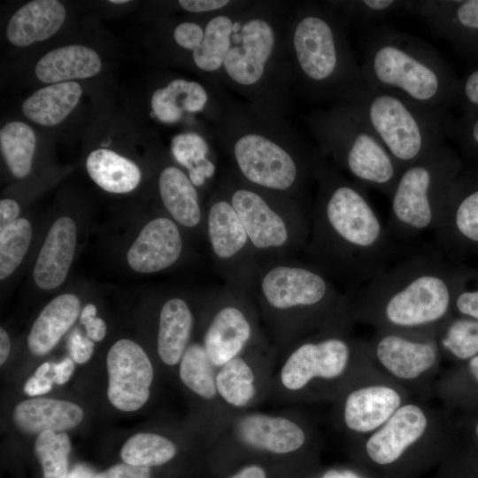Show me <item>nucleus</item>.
Wrapping results in <instances>:
<instances>
[{"label":"nucleus","mask_w":478,"mask_h":478,"mask_svg":"<svg viewBox=\"0 0 478 478\" xmlns=\"http://www.w3.org/2000/svg\"><path fill=\"white\" fill-rule=\"evenodd\" d=\"M52 370L54 373L52 377L53 382L58 384H64L69 380L74 370L73 360L70 358H66L61 362L53 364Z\"/></svg>","instance_id":"3c124183"},{"label":"nucleus","mask_w":478,"mask_h":478,"mask_svg":"<svg viewBox=\"0 0 478 478\" xmlns=\"http://www.w3.org/2000/svg\"><path fill=\"white\" fill-rule=\"evenodd\" d=\"M292 45L301 77L315 96L340 98L364 82L343 23L330 10L305 9L293 29Z\"/></svg>","instance_id":"39448f33"},{"label":"nucleus","mask_w":478,"mask_h":478,"mask_svg":"<svg viewBox=\"0 0 478 478\" xmlns=\"http://www.w3.org/2000/svg\"><path fill=\"white\" fill-rule=\"evenodd\" d=\"M19 206L16 201L4 198L0 201V230L19 219Z\"/></svg>","instance_id":"09e8293b"},{"label":"nucleus","mask_w":478,"mask_h":478,"mask_svg":"<svg viewBox=\"0 0 478 478\" xmlns=\"http://www.w3.org/2000/svg\"><path fill=\"white\" fill-rule=\"evenodd\" d=\"M66 478H95V475L89 467L78 465L67 474Z\"/></svg>","instance_id":"6e6d98bb"},{"label":"nucleus","mask_w":478,"mask_h":478,"mask_svg":"<svg viewBox=\"0 0 478 478\" xmlns=\"http://www.w3.org/2000/svg\"><path fill=\"white\" fill-rule=\"evenodd\" d=\"M235 163L247 183L279 194L299 193L309 177H315L318 158L288 150L256 132L240 135L233 144Z\"/></svg>","instance_id":"9b49d317"},{"label":"nucleus","mask_w":478,"mask_h":478,"mask_svg":"<svg viewBox=\"0 0 478 478\" xmlns=\"http://www.w3.org/2000/svg\"><path fill=\"white\" fill-rule=\"evenodd\" d=\"M181 8L191 12H205L220 10L230 4L227 0H181Z\"/></svg>","instance_id":"de8ad7c7"},{"label":"nucleus","mask_w":478,"mask_h":478,"mask_svg":"<svg viewBox=\"0 0 478 478\" xmlns=\"http://www.w3.org/2000/svg\"><path fill=\"white\" fill-rule=\"evenodd\" d=\"M434 233L437 251L451 260L478 252V184L455 181Z\"/></svg>","instance_id":"f3484780"},{"label":"nucleus","mask_w":478,"mask_h":478,"mask_svg":"<svg viewBox=\"0 0 478 478\" xmlns=\"http://www.w3.org/2000/svg\"><path fill=\"white\" fill-rule=\"evenodd\" d=\"M86 168L90 178L111 193H128L141 181V171L137 165L108 149L91 151L87 158Z\"/></svg>","instance_id":"c756f323"},{"label":"nucleus","mask_w":478,"mask_h":478,"mask_svg":"<svg viewBox=\"0 0 478 478\" xmlns=\"http://www.w3.org/2000/svg\"><path fill=\"white\" fill-rule=\"evenodd\" d=\"M193 315L187 302L181 297L166 300L160 311L158 332V352L169 366L181 361L190 337Z\"/></svg>","instance_id":"cd10ccee"},{"label":"nucleus","mask_w":478,"mask_h":478,"mask_svg":"<svg viewBox=\"0 0 478 478\" xmlns=\"http://www.w3.org/2000/svg\"><path fill=\"white\" fill-rule=\"evenodd\" d=\"M222 302L212 316L204 337V347L215 367L238 357L252 335V325L245 310L235 299L236 291Z\"/></svg>","instance_id":"aec40b11"},{"label":"nucleus","mask_w":478,"mask_h":478,"mask_svg":"<svg viewBox=\"0 0 478 478\" xmlns=\"http://www.w3.org/2000/svg\"><path fill=\"white\" fill-rule=\"evenodd\" d=\"M107 396L117 409L133 412L148 401L153 368L143 349L129 339L117 341L106 358Z\"/></svg>","instance_id":"2eb2a0df"},{"label":"nucleus","mask_w":478,"mask_h":478,"mask_svg":"<svg viewBox=\"0 0 478 478\" xmlns=\"http://www.w3.org/2000/svg\"><path fill=\"white\" fill-rule=\"evenodd\" d=\"M208 102V94L198 82L175 79L166 87L155 90L151 96L152 114L165 123L181 120L184 112H198Z\"/></svg>","instance_id":"7c9ffc66"},{"label":"nucleus","mask_w":478,"mask_h":478,"mask_svg":"<svg viewBox=\"0 0 478 478\" xmlns=\"http://www.w3.org/2000/svg\"><path fill=\"white\" fill-rule=\"evenodd\" d=\"M305 251L311 263L355 289L393 263L397 243L375 211L366 189L335 168L320 165Z\"/></svg>","instance_id":"f257e3e1"},{"label":"nucleus","mask_w":478,"mask_h":478,"mask_svg":"<svg viewBox=\"0 0 478 478\" xmlns=\"http://www.w3.org/2000/svg\"><path fill=\"white\" fill-rule=\"evenodd\" d=\"M101 66V58L95 50L73 44L46 53L37 62L35 74L41 81L54 84L95 76Z\"/></svg>","instance_id":"a878e982"},{"label":"nucleus","mask_w":478,"mask_h":478,"mask_svg":"<svg viewBox=\"0 0 478 478\" xmlns=\"http://www.w3.org/2000/svg\"><path fill=\"white\" fill-rule=\"evenodd\" d=\"M50 369V364L48 362H45L42 364L35 372V376L38 378L45 377L46 374Z\"/></svg>","instance_id":"052dcab7"},{"label":"nucleus","mask_w":478,"mask_h":478,"mask_svg":"<svg viewBox=\"0 0 478 478\" xmlns=\"http://www.w3.org/2000/svg\"><path fill=\"white\" fill-rule=\"evenodd\" d=\"M81 312L77 296L71 293L53 298L41 312L27 336V347L34 355L48 353L72 327Z\"/></svg>","instance_id":"393cba45"},{"label":"nucleus","mask_w":478,"mask_h":478,"mask_svg":"<svg viewBox=\"0 0 478 478\" xmlns=\"http://www.w3.org/2000/svg\"><path fill=\"white\" fill-rule=\"evenodd\" d=\"M110 3L112 4H126L127 3L128 1L127 0H110L109 1Z\"/></svg>","instance_id":"680f3d73"},{"label":"nucleus","mask_w":478,"mask_h":478,"mask_svg":"<svg viewBox=\"0 0 478 478\" xmlns=\"http://www.w3.org/2000/svg\"><path fill=\"white\" fill-rule=\"evenodd\" d=\"M467 362V371L478 386V355L473 357Z\"/></svg>","instance_id":"13d9d810"},{"label":"nucleus","mask_w":478,"mask_h":478,"mask_svg":"<svg viewBox=\"0 0 478 478\" xmlns=\"http://www.w3.org/2000/svg\"><path fill=\"white\" fill-rule=\"evenodd\" d=\"M411 1L362 0L342 4L350 16L358 18L366 24L376 22L401 11H408Z\"/></svg>","instance_id":"a19ab883"},{"label":"nucleus","mask_w":478,"mask_h":478,"mask_svg":"<svg viewBox=\"0 0 478 478\" xmlns=\"http://www.w3.org/2000/svg\"><path fill=\"white\" fill-rule=\"evenodd\" d=\"M35 143L33 129L23 122H9L1 128V150L15 177L23 178L30 173Z\"/></svg>","instance_id":"f704fd0d"},{"label":"nucleus","mask_w":478,"mask_h":478,"mask_svg":"<svg viewBox=\"0 0 478 478\" xmlns=\"http://www.w3.org/2000/svg\"><path fill=\"white\" fill-rule=\"evenodd\" d=\"M452 315L478 320V271L464 268L453 299Z\"/></svg>","instance_id":"79ce46f5"},{"label":"nucleus","mask_w":478,"mask_h":478,"mask_svg":"<svg viewBox=\"0 0 478 478\" xmlns=\"http://www.w3.org/2000/svg\"><path fill=\"white\" fill-rule=\"evenodd\" d=\"M254 374L248 363L239 356L220 366L216 374L220 396L235 407L247 405L255 395Z\"/></svg>","instance_id":"c9c22d12"},{"label":"nucleus","mask_w":478,"mask_h":478,"mask_svg":"<svg viewBox=\"0 0 478 478\" xmlns=\"http://www.w3.org/2000/svg\"><path fill=\"white\" fill-rule=\"evenodd\" d=\"M203 344L187 347L180 364V378L194 393L204 399L216 396V374Z\"/></svg>","instance_id":"e433bc0d"},{"label":"nucleus","mask_w":478,"mask_h":478,"mask_svg":"<svg viewBox=\"0 0 478 478\" xmlns=\"http://www.w3.org/2000/svg\"><path fill=\"white\" fill-rule=\"evenodd\" d=\"M80 320L84 325L87 336L95 342L102 341L106 335L105 322L96 317V307L94 304L86 305L80 314Z\"/></svg>","instance_id":"c03bdc74"},{"label":"nucleus","mask_w":478,"mask_h":478,"mask_svg":"<svg viewBox=\"0 0 478 478\" xmlns=\"http://www.w3.org/2000/svg\"><path fill=\"white\" fill-rule=\"evenodd\" d=\"M439 436V421L424 403L407 400L375 432L365 437L368 458L377 465H391L413 446Z\"/></svg>","instance_id":"4468645a"},{"label":"nucleus","mask_w":478,"mask_h":478,"mask_svg":"<svg viewBox=\"0 0 478 478\" xmlns=\"http://www.w3.org/2000/svg\"><path fill=\"white\" fill-rule=\"evenodd\" d=\"M53 379L50 377L38 378L35 375L27 380L24 391L28 396H39L49 392L52 387Z\"/></svg>","instance_id":"8fccbe9b"},{"label":"nucleus","mask_w":478,"mask_h":478,"mask_svg":"<svg viewBox=\"0 0 478 478\" xmlns=\"http://www.w3.org/2000/svg\"><path fill=\"white\" fill-rule=\"evenodd\" d=\"M251 289L266 308L301 316L307 327H325L349 312L347 296L311 262L263 261L258 265Z\"/></svg>","instance_id":"0eeeda50"},{"label":"nucleus","mask_w":478,"mask_h":478,"mask_svg":"<svg viewBox=\"0 0 478 478\" xmlns=\"http://www.w3.org/2000/svg\"><path fill=\"white\" fill-rule=\"evenodd\" d=\"M361 75L366 84L441 110L454 81L436 49L388 25L372 27L363 40Z\"/></svg>","instance_id":"7ed1b4c3"},{"label":"nucleus","mask_w":478,"mask_h":478,"mask_svg":"<svg viewBox=\"0 0 478 478\" xmlns=\"http://www.w3.org/2000/svg\"><path fill=\"white\" fill-rule=\"evenodd\" d=\"M470 137L473 143L478 147V118L472 123L470 128Z\"/></svg>","instance_id":"bf43d9fd"},{"label":"nucleus","mask_w":478,"mask_h":478,"mask_svg":"<svg viewBox=\"0 0 478 478\" xmlns=\"http://www.w3.org/2000/svg\"><path fill=\"white\" fill-rule=\"evenodd\" d=\"M235 433L244 444L277 454L297 451L306 439L305 431L294 421L263 413L241 418L235 426Z\"/></svg>","instance_id":"4be33fe9"},{"label":"nucleus","mask_w":478,"mask_h":478,"mask_svg":"<svg viewBox=\"0 0 478 478\" xmlns=\"http://www.w3.org/2000/svg\"><path fill=\"white\" fill-rule=\"evenodd\" d=\"M11 349L10 338L7 332L1 328H0V365L4 363L8 358Z\"/></svg>","instance_id":"5fc2aeb1"},{"label":"nucleus","mask_w":478,"mask_h":478,"mask_svg":"<svg viewBox=\"0 0 478 478\" xmlns=\"http://www.w3.org/2000/svg\"><path fill=\"white\" fill-rule=\"evenodd\" d=\"M182 245L177 223L170 218L158 217L141 229L127 251V261L137 273L160 272L176 263Z\"/></svg>","instance_id":"6ab92c4d"},{"label":"nucleus","mask_w":478,"mask_h":478,"mask_svg":"<svg viewBox=\"0 0 478 478\" xmlns=\"http://www.w3.org/2000/svg\"><path fill=\"white\" fill-rule=\"evenodd\" d=\"M235 26L232 19L227 15H217L208 21L203 42L192 53L198 68L212 73L223 66L232 44Z\"/></svg>","instance_id":"2f4dec72"},{"label":"nucleus","mask_w":478,"mask_h":478,"mask_svg":"<svg viewBox=\"0 0 478 478\" xmlns=\"http://www.w3.org/2000/svg\"><path fill=\"white\" fill-rule=\"evenodd\" d=\"M322 478H360L356 473L351 470L331 469L325 473Z\"/></svg>","instance_id":"4d7b16f0"},{"label":"nucleus","mask_w":478,"mask_h":478,"mask_svg":"<svg viewBox=\"0 0 478 478\" xmlns=\"http://www.w3.org/2000/svg\"><path fill=\"white\" fill-rule=\"evenodd\" d=\"M68 349L72 359L78 364H83L91 358L94 343L88 336H83L78 329H75L69 337Z\"/></svg>","instance_id":"a18cd8bd"},{"label":"nucleus","mask_w":478,"mask_h":478,"mask_svg":"<svg viewBox=\"0 0 478 478\" xmlns=\"http://www.w3.org/2000/svg\"><path fill=\"white\" fill-rule=\"evenodd\" d=\"M274 46L275 34L272 25L263 18L248 19L238 33L233 34L232 44L223 64L226 73L241 86L258 83L265 73Z\"/></svg>","instance_id":"a211bd4d"},{"label":"nucleus","mask_w":478,"mask_h":478,"mask_svg":"<svg viewBox=\"0 0 478 478\" xmlns=\"http://www.w3.org/2000/svg\"><path fill=\"white\" fill-rule=\"evenodd\" d=\"M339 99L368 126L401 170L443 143L447 120L441 110L365 82Z\"/></svg>","instance_id":"20e7f679"},{"label":"nucleus","mask_w":478,"mask_h":478,"mask_svg":"<svg viewBox=\"0 0 478 478\" xmlns=\"http://www.w3.org/2000/svg\"><path fill=\"white\" fill-rule=\"evenodd\" d=\"M171 150L175 160L186 167L195 187H202L216 172L215 164L207 158L209 146L199 135L189 132L173 137Z\"/></svg>","instance_id":"72a5a7b5"},{"label":"nucleus","mask_w":478,"mask_h":478,"mask_svg":"<svg viewBox=\"0 0 478 478\" xmlns=\"http://www.w3.org/2000/svg\"><path fill=\"white\" fill-rule=\"evenodd\" d=\"M204 30L197 23L182 22L173 31V39L176 43L186 49L196 50L203 42Z\"/></svg>","instance_id":"37998d69"},{"label":"nucleus","mask_w":478,"mask_h":478,"mask_svg":"<svg viewBox=\"0 0 478 478\" xmlns=\"http://www.w3.org/2000/svg\"><path fill=\"white\" fill-rule=\"evenodd\" d=\"M206 232L216 267L238 292L251 289L258 262L228 197L216 196L207 210Z\"/></svg>","instance_id":"ddd939ff"},{"label":"nucleus","mask_w":478,"mask_h":478,"mask_svg":"<svg viewBox=\"0 0 478 478\" xmlns=\"http://www.w3.org/2000/svg\"><path fill=\"white\" fill-rule=\"evenodd\" d=\"M371 374L351 389L343 407L346 428L366 437L380 428L408 400L407 389L382 374Z\"/></svg>","instance_id":"dca6fc26"},{"label":"nucleus","mask_w":478,"mask_h":478,"mask_svg":"<svg viewBox=\"0 0 478 478\" xmlns=\"http://www.w3.org/2000/svg\"><path fill=\"white\" fill-rule=\"evenodd\" d=\"M458 161L444 143L403 168L390 195L386 227L397 243L410 242L440 223L456 181Z\"/></svg>","instance_id":"423d86ee"},{"label":"nucleus","mask_w":478,"mask_h":478,"mask_svg":"<svg viewBox=\"0 0 478 478\" xmlns=\"http://www.w3.org/2000/svg\"><path fill=\"white\" fill-rule=\"evenodd\" d=\"M81 94V87L75 81L54 83L27 97L23 103L22 112L37 124L56 126L75 108Z\"/></svg>","instance_id":"c85d7f7f"},{"label":"nucleus","mask_w":478,"mask_h":478,"mask_svg":"<svg viewBox=\"0 0 478 478\" xmlns=\"http://www.w3.org/2000/svg\"><path fill=\"white\" fill-rule=\"evenodd\" d=\"M95 478H150V474L149 467L124 462L96 474Z\"/></svg>","instance_id":"49530a36"},{"label":"nucleus","mask_w":478,"mask_h":478,"mask_svg":"<svg viewBox=\"0 0 478 478\" xmlns=\"http://www.w3.org/2000/svg\"><path fill=\"white\" fill-rule=\"evenodd\" d=\"M228 478H266L265 470L256 465L243 467Z\"/></svg>","instance_id":"864d4df0"},{"label":"nucleus","mask_w":478,"mask_h":478,"mask_svg":"<svg viewBox=\"0 0 478 478\" xmlns=\"http://www.w3.org/2000/svg\"><path fill=\"white\" fill-rule=\"evenodd\" d=\"M241 220L257 259L286 258L305 248L310 235V216L303 205L282 194L249 183L234 184L225 192Z\"/></svg>","instance_id":"1a4fd4ad"},{"label":"nucleus","mask_w":478,"mask_h":478,"mask_svg":"<svg viewBox=\"0 0 478 478\" xmlns=\"http://www.w3.org/2000/svg\"><path fill=\"white\" fill-rule=\"evenodd\" d=\"M474 435L478 439V421L476 422L475 427H474Z\"/></svg>","instance_id":"e2e57ef3"},{"label":"nucleus","mask_w":478,"mask_h":478,"mask_svg":"<svg viewBox=\"0 0 478 478\" xmlns=\"http://www.w3.org/2000/svg\"><path fill=\"white\" fill-rule=\"evenodd\" d=\"M463 93L469 104L478 107V70L473 72L466 78L463 86Z\"/></svg>","instance_id":"603ef678"},{"label":"nucleus","mask_w":478,"mask_h":478,"mask_svg":"<svg viewBox=\"0 0 478 478\" xmlns=\"http://www.w3.org/2000/svg\"><path fill=\"white\" fill-rule=\"evenodd\" d=\"M326 152L348 178L389 197L401 168L366 124L344 104L312 120Z\"/></svg>","instance_id":"6e6552de"},{"label":"nucleus","mask_w":478,"mask_h":478,"mask_svg":"<svg viewBox=\"0 0 478 478\" xmlns=\"http://www.w3.org/2000/svg\"><path fill=\"white\" fill-rule=\"evenodd\" d=\"M66 9L57 0H34L19 8L10 19L6 36L22 47L53 35L66 19Z\"/></svg>","instance_id":"b1692460"},{"label":"nucleus","mask_w":478,"mask_h":478,"mask_svg":"<svg viewBox=\"0 0 478 478\" xmlns=\"http://www.w3.org/2000/svg\"><path fill=\"white\" fill-rule=\"evenodd\" d=\"M32 239V227L19 218L0 230V280L8 278L22 262Z\"/></svg>","instance_id":"58836bf2"},{"label":"nucleus","mask_w":478,"mask_h":478,"mask_svg":"<svg viewBox=\"0 0 478 478\" xmlns=\"http://www.w3.org/2000/svg\"><path fill=\"white\" fill-rule=\"evenodd\" d=\"M366 346L374 367L406 389L431 381L442 359L434 333L374 329Z\"/></svg>","instance_id":"f8f14e48"},{"label":"nucleus","mask_w":478,"mask_h":478,"mask_svg":"<svg viewBox=\"0 0 478 478\" xmlns=\"http://www.w3.org/2000/svg\"><path fill=\"white\" fill-rule=\"evenodd\" d=\"M71 443L66 432L44 431L38 435L35 452L44 478H66Z\"/></svg>","instance_id":"ea45409f"},{"label":"nucleus","mask_w":478,"mask_h":478,"mask_svg":"<svg viewBox=\"0 0 478 478\" xmlns=\"http://www.w3.org/2000/svg\"><path fill=\"white\" fill-rule=\"evenodd\" d=\"M463 270L437 250L411 254L352 290L349 313L374 329L436 334L452 316Z\"/></svg>","instance_id":"f03ea898"},{"label":"nucleus","mask_w":478,"mask_h":478,"mask_svg":"<svg viewBox=\"0 0 478 478\" xmlns=\"http://www.w3.org/2000/svg\"><path fill=\"white\" fill-rule=\"evenodd\" d=\"M352 319L349 313L323 328L315 338L298 345L281 371V381L289 390H299L314 380L334 381L349 366L368 358L366 341L348 335Z\"/></svg>","instance_id":"9d476101"},{"label":"nucleus","mask_w":478,"mask_h":478,"mask_svg":"<svg viewBox=\"0 0 478 478\" xmlns=\"http://www.w3.org/2000/svg\"><path fill=\"white\" fill-rule=\"evenodd\" d=\"M441 356L467 361L478 355V320L452 315L436 331Z\"/></svg>","instance_id":"473e14b6"},{"label":"nucleus","mask_w":478,"mask_h":478,"mask_svg":"<svg viewBox=\"0 0 478 478\" xmlns=\"http://www.w3.org/2000/svg\"><path fill=\"white\" fill-rule=\"evenodd\" d=\"M161 201L177 224L194 228L202 221V209L196 187L189 175L176 166H167L158 178Z\"/></svg>","instance_id":"bb28decb"},{"label":"nucleus","mask_w":478,"mask_h":478,"mask_svg":"<svg viewBox=\"0 0 478 478\" xmlns=\"http://www.w3.org/2000/svg\"><path fill=\"white\" fill-rule=\"evenodd\" d=\"M82 418L83 411L76 404L45 397L22 401L13 412L16 427L27 434L61 433L78 426Z\"/></svg>","instance_id":"5701e85b"},{"label":"nucleus","mask_w":478,"mask_h":478,"mask_svg":"<svg viewBox=\"0 0 478 478\" xmlns=\"http://www.w3.org/2000/svg\"><path fill=\"white\" fill-rule=\"evenodd\" d=\"M76 241L77 227L73 219H57L48 231L33 270L38 288L50 290L64 282L74 257Z\"/></svg>","instance_id":"412c9836"},{"label":"nucleus","mask_w":478,"mask_h":478,"mask_svg":"<svg viewBox=\"0 0 478 478\" xmlns=\"http://www.w3.org/2000/svg\"><path fill=\"white\" fill-rule=\"evenodd\" d=\"M175 454V445L169 439L151 433L135 434L127 440L120 451L125 463L145 467L161 466Z\"/></svg>","instance_id":"4c0bfd02"}]
</instances>
